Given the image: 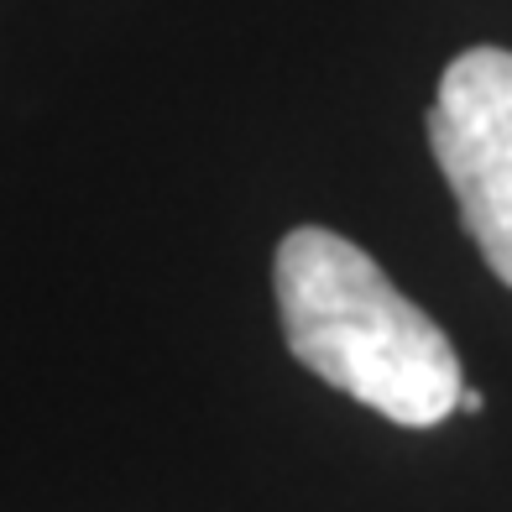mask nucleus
<instances>
[{
	"instance_id": "f257e3e1",
	"label": "nucleus",
	"mask_w": 512,
	"mask_h": 512,
	"mask_svg": "<svg viewBox=\"0 0 512 512\" xmlns=\"http://www.w3.org/2000/svg\"><path fill=\"white\" fill-rule=\"evenodd\" d=\"M272 283L288 351L319 382L403 429H434L455 413L465 382L450 335L356 241L298 225L277 246Z\"/></svg>"
},
{
	"instance_id": "f03ea898",
	"label": "nucleus",
	"mask_w": 512,
	"mask_h": 512,
	"mask_svg": "<svg viewBox=\"0 0 512 512\" xmlns=\"http://www.w3.org/2000/svg\"><path fill=\"white\" fill-rule=\"evenodd\" d=\"M429 147L481 262L512 288V53L450 58L429 105Z\"/></svg>"
},
{
	"instance_id": "7ed1b4c3",
	"label": "nucleus",
	"mask_w": 512,
	"mask_h": 512,
	"mask_svg": "<svg viewBox=\"0 0 512 512\" xmlns=\"http://www.w3.org/2000/svg\"><path fill=\"white\" fill-rule=\"evenodd\" d=\"M481 408H486L481 392H476V387H460V403H455V413H481Z\"/></svg>"
}]
</instances>
